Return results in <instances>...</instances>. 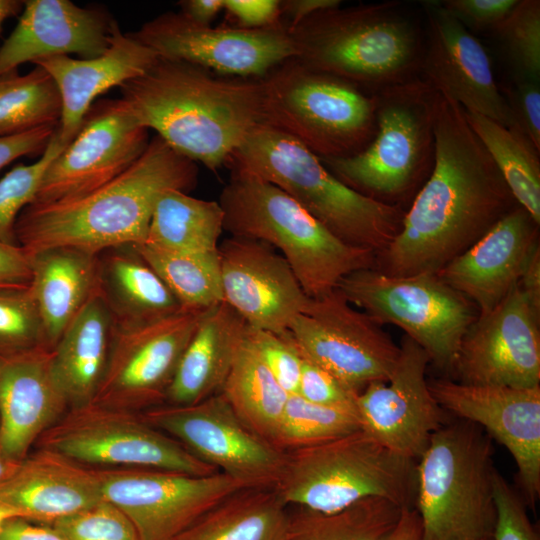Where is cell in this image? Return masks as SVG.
<instances>
[{
	"instance_id": "1",
	"label": "cell",
	"mask_w": 540,
	"mask_h": 540,
	"mask_svg": "<svg viewBox=\"0 0 540 540\" xmlns=\"http://www.w3.org/2000/svg\"><path fill=\"white\" fill-rule=\"evenodd\" d=\"M432 171L400 231L376 255L390 276L437 273L511 211L516 201L464 109L436 90Z\"/></svg>"
},
{
	"instance_id": "2",
	"label": "cell",
	"mask_w": 540,
	"mask_h": 540,
	"mask_svg": "<svg viewBox=\"0 0 540 540\" xmlns=\"http://www.w3.org/2000/svg\"><path fill=\"white\" fill-rule=\"evenodd\" d=\"M120 91L142 126L212 171L228 164L265 124L261 79L221 78L189 63L159 58Z\"/></svg>"
},
{
	"instance_id": "3",
	"label": "cell",
	"mask_w": 540,
	"mask_h": 540,
	"mask_svg": "<svg viewBox=\"0 0 540 540\" xmlns=\"http://www.w3.org/2000/svg\"><path fill=\"white\" fill-rule=\"evenodd\" d=\"M197 180L196 163L156 135L129 168L101 187L69 200L29 204L16 221L17 244L28 255L55 247L98 255L143 244L161 194L188 193Z\"/></svg>"
},
{
	"instance_id": "4",
	"label": "cell",
	"mask_w": 540,
	"mask_h": 540,
	"mask_svg": "<svg viewBox=\"0 0 540 540\" xmlns=\"http://www.w3.org/2000/svg\"><path fill=\"white\" fill-rule=\"evenodd\" d=\"M288 30L296 61L370 94L420 77L425 29L400 1L321 10Z\"/></svg>"
},
{
	"instance_id": "5",
	"label": "cell",
	"mask_w": 540,
	"mask_h": 540,
	"mask_svg": "<svg viewBox=\"0 0 540 540\" xmlns=\"http://www.w3.org/2000/svg\"><path fill=\"white\" fill-rule=\"evenodd\" d=\"M228 164L277 186L350 245L377 255L400 231L405 214L401 206L350 188L304 145L269 125L256 128Z\"/></svg>"
},
{
	"instance_id": "6",
	"label": "cell",
	"mask_w": 540,
	"mask_h": 540,
	"mask_svg": "<svg viewBox=\"0 0 540 540\" xmlns=\"http://www.w3.org/2000/svg\"><path fill=\"white\" fill-rule=\"evenodd\" d=\"M218 202L224 230L277 249L310 298L376 264L374 251L342 241L287 193L255 175L233 170Z\"/></svg>"
},
{
	"instance_id": "7",
	"label": "cell",
	"mask_w": 540,
	"mask_h": 540,
	"mask_svg": "<svg viewBox=\"0 0 540 540\" xmlns=\"http://www.w3.org/2000/svg\"><path fill=\"white\" fill-rule=\"evenodd\" d=\"M496 471L480 426L458 419L436 430L416 462L421 540L492 538Z\"/></svg>"
},
{
	"instance_id": "8",
	"label": "cell",
	"mask_w": 540,
	"mask_h": 540,
	"mask_svg": "<svg viewBox=\"0 0 540 540\" xmlns=\"http://www.w3.org/2000/svg\"><path fill=\"white\" fill-rule=\"evenodd\" d=\"M416 462L359 429L286 452L275 490L286 504L331 514L371 497L414 508Z\"/></svg>"
},
{
	"instance_id": "9",
	"label": "cell",
	"mask_w": 540,
	"mask_h": 540,
	"mask_svg": "<svg viewBox=\"0 0 540 540\" xmlns=\"http://www.w3.org/2000/svg\"><path fill=\"white\" fill-rule=\"evenodd\" d=\"M372 95L376 133L369 145L350 157L319 159L350 188L398 205L419 191L434 165L436 89L418 77Z\"/></svg>"
},
{
	"instance_id": "10",
	"label": "cell",
	"mask_w": 540,
	"mask_h": 540,
	"mask_svg": "<svg viewBox=\"0 0 540 540\" xmlns=\"http://www.w3.org/2000/svg\"><path fill=\"white\" fill-rule=\"evenodd\" d=\"M265 124L300 142L319 158L364 150L376 133L372 94L290 59L261 78Z\"/></svg>"
},
{
	"instance_id": "11",
	"label": "cell",
	"mask_w": 540,
	"mask_h": 540,
	"mask_svg": "<svg viewBox=\"0 0 540 540\" xmlns=\"http://www.w3.org/2000/svg\"><path fill=\"white\" fill-rule=\"evenodd\" d=\"M337 289L379 325L391 323L403 329L431 362L449 370L477 317L471 302L437 273L390 276L371 267L349 274Z\"/></svg>"
},
{
	"instance_id": "12",
	"label": "cell",
	"mask_w": 540,
	"mask_h": 540,
	"mask_svg": "<svg viewBox=\"0 0 540 540\" xmlns=\"http://www.w3.org/2000/svg\"><path fill=\"white\" fill-rule=\"evenodd\" d=\"M35 447L94 468H148L196 476L219 472L146 422L140 412L94 402L69 408Z\"/></svg>"
},
{
	"instance_id": "13",
	"label": "cell",
	"mask_w": 540,
	"mask_h": 540,
	"mask_svg": "<svg viewBox=\"0 0 540 540\" xmlns=\"http://www.w3.org/2000/svg\"><path fill=\"white\" fill-rule=\"evenodd\" d=\"M190 453L249 488H275L286 452L252 431L218 393L192 405L162 403L140 412Z\"/></svg>"
},
{
	"instance_id": "14",
	"label": "cell",
	"mask_w": 540,
	"mask_h": 540,
	"mask_svg": "<svg viewBox=\"0 0 540 540\" xmlns=\"http://www.w3.org/2000/svg\"><path fill=\"white\" fill-rule=\"evenodd\" d=\"M286 334L303 358L359 393L372 382L387 381L400 354L381 325L354 309L338 289L311 298Z\"/></svg>"
},
{
	"instance_id": "15",
	"label": "cell",
	"mask_w": 540,
	"mask_h": 540,
	"mask_svg": "<svg viewBox=\"0 0 540 540\" xmlns=\"http://www.w3.org/2000/svg\"><path fill=\"white\" fill-rule=\"evenodd\" d=\"M207 310L181 309L145 322L115 320L106 368L91 402L136 412L165 403L180 358Z\"/></svg>"
},
{
	"instance_id": "16",
	"label": "cell",
	"mask_w": 540,
	"mask_h": 540,
	"mask_svg": "<svg viewBox=\"0 0 540 540\" xmlns=\"http://www.w3.org/2000/svg\"><path fill=\"white\" fill-rule=\"evenodd\" d=\"M103 498L134 524L140 540H176L206 512L249 488L222 473L196 476L148 468H96Z\"/></svg>"
},
{
	"instance_id": "17",
	"label": "cell",
	"mask_w": 540,
	"mask_h": 540,
	"mask_svg": "<svg viewBox=\"0 0 540 540\" xmlns=\"http://www.w3.org/2000/svg\"><path fill=\"white\" fill-rule=\"evenodd\" d=\"M133 35L161 59L235 78L261 79L296 56L291 34L282 22L260 29L213 28L195 24L180 12H167Z\"/></svg>"
},
{
	"instance_id": "18",
	"label": "cell",
	"mask_w": 540,
	"mask_h": 540,
	"mask_svg": "<svg viewBox=\"0 0 540 540\" xmlns=\"http://www.w3.org/2000/svg\"><path fill=\"white\" fill-rule=\"evenodd\" d=\"M149 141L148 129L122 99L95 102L49 164L32 203L69 200L101 187L129 168Z\"/></svg>"
},
{
	"instance_id": "19",
	"label": "cell",
	"mask_w": 540,
	"mask_h": 540,
	"mask_svg": "<svg viewBox=\"0 0 540 540\" xmlns=\"http://www.w3.org/2000/svg\"><path fill=\"white\" fill-rule=\"evenodd\" d=\"M540 313L519 283L490 312L476 317L450 369L457 382L480 386H540Z\"/></svg>"
},
{
	"instance_id": "20",
	"label": "cell",
	"mask_w": 540,
	"mask_h": 540,
	"mask_svg": "<svg viewBox=\"0 0 540 540\" xmlns=\"http://www.w3.org/2000/svg\"><path fill=\"white\" fill-rule=\"evenodd\" d=\"M387 381L368 384L358 395L360 427L394 453L417 461L443 425V409L426 379L427 352L404 335Z\"/></svg>"
},
{
	"instance_id": "21",
	"label": "cell",
	"mask_w": 540,
	"mask_h": 540,
	"mask_svg": "<svg viewBox=\"0 0 540 540\" xmlns=\"http://www.w3.org/2000/svg\"><path fill=\"white\" fill-rule=\"evenodd\" d=\"M428 384L443 410L484 428L507 448L522 498L534 507L540 497V386H480L447 379Z\"/></svg>"
},
{
	"instance_id": "22",
	"label": "cell",
	"mask_w": 540,
	"mask_h": 540,
	"mask_svg": "<svg viewBox=\"0 0 540 540\" xmlns=\"http://www.w3.org/2000/svg\"><path fill=\"white\" fill-rule=\"evenodd\" d=\"M222 301L248 327L278 335L306 309V295L287 261L264 242L231 236L218 247Z\"/></svg>"
},
{
	"instance_id": "23",
	"label": "cell",
	"mask_w": 540,
	"mask_h": 540,
	"mask_svg": "<svg viewBox=\"0 0 540 540\" xmlns=\"http://www.w3.org/2000/svg\"><path fill=\"white\" fill-rule=\"evenodd\" d=\"M423 79L464 110L513 127L508 105L482 44L439 1H424Z\"/></svg>"
},
{
	"instance_id": "24",
	"label": "cell",
	"mask_w": 540,
	"mask_h": 540,
	"mask_svg": "<svg viewBox=\"0 0 540 540\" xmlns=\"http://www.w3.org/2000/svg\"><path fill=\"white\" fill-rule=\"evenodd\" d=\"M69 406L53 368V348L0 354V452L21 461Z\"/></svg>"
},
{
	"instance_id": "25",
	"label": "cell",
	"mask_w": 540,
	"mask_h": 540,
	"mask_svg": "<svg viewBox=\"0 0 540 540\" xmlns=\"http://www.w3.org/2000/svg\"><path fill=\"white\" fill-rule=\"evenodd\" d=\"M539 224L518 204L479 240L437 272L439 278L476 306L493 310L519 283Z\"/></svg>"
},
{
	"instance_id": "26",
	"label": "cell",
	"mask_w": 540,
	"mask_h": 540,
	"mask_svg": "<svg viewBox=\"0 0 540 540\" xmlns=\"http://www.w3.org/2000/svg\"><path fill=\"white\" fill-rule=\"evenodd\" d=\"M116 23L108 13L70 0L23 1L17 25L0 47V75L54 56L97 57Z\"/></svg>"
},
{
	"instance_id": "27",
	"label": "cell",
	"mask_w": 540,
	"mask_h": 540,
	"mask_svg": "<svg viewBox=\"0 0 540 540\" xmlns=\"http://www.w3.org/2000/svg\"><path fill=\"white\" fill-rule=\"evenodd\" d=\"M158 59L151 48L133 33H122L116 23L109 46L97 57L54 56L34 62L50 75L60 95L61 117L56 131L60 143L67 146L74 139L99 95L143 75Z\"/></svg>"
},
{
	"instance_id": "28",
	"label": "cell",
	"mask_w": 540,
	"mask_h": 540,
	"mask_svg": "<svg viewBox=\"0 0 540 540\" xmlns=\"http://www.w3.org/2000/svg\"><path fill=\"white\" fill-rule=\"evenodd\" d=\"M97 470L36 448L0 483V502L25 519L50 525L103 501Z\"/></svg>"
},
{
	"instance_id": "29",
	"label": "cell",
	"mask_w": 540,
	"mask_h": 540,
	"mask_svg": "<svg viewBox=\"0 0 540 540\" xmlns=\"http://www.w3.org/2000/svg\"><path fill=\"white\" fill-rule=\"evenodd\" d=\"M247 329L225 302L208 309L180 358L165 403L192 405L220 393Z\"/></svg>"
},
{
	"instance_id": "30",
	"label": "cell",
	"mask_w": 540,
	"mask_h": 540,
	"mask_svg": "<svg viewBox=\"0 0 540 540\" xmlns=\"http://www.w3.org/2000/svg\"><path fill=\"white\" fill-rule=\"evenodd\" d=\"M114 325V315L97 286L53 347L55 376L69 408L93 400L108 361Z\"/></svg>"
},
{
	"instance_id": "31",
	"label": "cell",
	"mask_w": 540,
	"mask_h": 540,
	"mask_svg": "<svg viewBox=\"0 0 540 540\" xmlns=\"http://www.w3.org/2000/svg\"><path fill=\"white\" fill-rule=\"evenodd\" d=\"M31 290L53 348L98 286V255L55 247L28 255Z\"/></svg>"
},
{
	"instance_id": "32",
	"label": "cell",
	"mask_w": 540,
	"mask_h": 540,
	"mask_svg": "<svg viewBox=\"0 0 540 540\" xmlns=\"http://www.w3.org/2000/svg\"><path fill=\"white\" fill-rule=\"evenodd\" d=\"M98 289L117 321H152L183 309L132 245L98 254Z\"/></svg>"
},
{
	"instance_id": "33",
	"label": "cell",
	"mask_w": 540,
	"mask_h": 540,
	"mask_svg": "<svg viewBox=\"0 0 540 540\" xmlns=\"http://www.w3.org/2000/svg\"><path fill=\"white\" fill-rule=\"evenodd\" d=\"M286 507L275 488H244L206 512L176 540H288Z\"/></svg>"
},
{
	"instance_id": "34",
	"label": "cell",
	"mask_w": 540,
	"mask_h": 540,
	"mask_svg": "<svg viewBox=\"0 0 540 540\" xmlns=\"http://www.w3.org/2000/svg\"><path fill=\"white\" fill-rule=\"evenodd\" d=\"M223 231L224 212L218 201L169 189L155 204L143 244L168 251L216 252Z\"/></svg>"
},
{
	"instance_id": "35",
	"label": "cell",
	"mask_w": 540,
	"mask_h": 540,
	"mask_svg": "<svg viewBox=\"0 0 540 540\" xmlns=\"http://www.w3.org/2000/svg\"><path fill=\"white\" fill-rule=\"evenodd\" d=\"M464 113L516 203L540 224V151L517 128L506 127L476 112Z\"/></svg>"
},
{
	"instance_id": "36",
	"label": "cell",
	"mask_w": 540,
	"mask_h": 540,
	"mask_svg": "<svg viewBox=\"0 0 540 540\" xmlns=\"http://www.w3.org/2000/svg\"><path fill=\"white\" fill-rule=\"evenodd\" d=\"M220 393L252 431L274 444L289 394L278 384L247 338Z\"/></svg>"
},
{
	"instance_id": "37",
	"label": "cell",
	"mask_w": 540,
	"mask_h": 540,
	"mask_svg": "<svg viewBox=\"0 0 540 540\" xmlns=\"http://www.w3.org/2000/svg\"><path fill=\"white\" fill-rule=\"evenodd\" d=\"M402 509L380 497L331 514L297 507L289 513L288 540H380L395 526Z\"/></svg>"
},
{
	"instance_id": "38",
	"label": "cell",
	"mask_w": 540,
	"mask_h": 540,
	"mask_svg": "<svg viewBox=\"0 0 540 540\" xmlns=\"http://www.w3.org/2000/svg\"><path fill=\"white\" fill-rule=\"evenodd\" d=\"M163 280L180 306L206 310L222 302L218 251L179 252L132 245Z\"/></svg>"
},
{
	"instance_id": "39",
	"label": "cell",
	"mask_w": 540,
	"mask_h": 540,
	"mask_svg": "<svg viewBox=\"0 0 540 540\" xmlns=\"http://www.w3.org/2000/svg\"><path fill=\"white\" fill-rule=\"evenodd\" d=\"M61 100L50 75L40 66L20 75L17 70L0 75V136L58 125Z\"/></svg>"
},
{
	"instance_id": "40",
	"label": "cell",
	"mask_w": 540,
	"mask_h": 540,
	"mask_svg": "<svg viewBox=\"0 0 540 540\" xmlns=\"http://www.w3.org/2000/svg\"><path fill=\"white\" fill-rule=\"evenodd\" d=\"M359 429L356 413L318 405L296 393L288 396L274 445L287 452L321 444Z\"/></svg>"
},
{
	"instance_id": "41",
	"label": "cell",
	"mask_w": 540,
	"mask_h": 540,
	"mask_svg": "<svg viewBox=\"0 0 540 540\" xmlns=\"http://www.w3.org/2000/svg\"><path fill=\"white\" fill-rule=\"evenodd\" d=\"M514 70L513 77L540 80V1L518 0L494 31Z\"/></svg>"
},
{
	"instance_id": "42",
	"label": "cell",
	"mask_w": 540,
	"mask_h": 540,
	"mask_svg": "<svg viewBox=\"0 0 540 540\" xmlns=\"http://www.w3.org/2000/svg\"><path fill=\"white\" fill-rule=\"evenodd\" d=\"M57 131V130H56ZM55 132L40 158L29 165L14 166L0 180V241L18 245L15 225L20 213L31 204L37 194L49 164L65 148Z\"/></svg>"
},
{
	"instance_id": "43",
	"label": "cell",
	"mask_w": 540,
	"mask_h": 540,
	"mask_svg": "<svg viewBox=\"0 0 540 540\" xmlns=\"http://www.w3.org/2000/svg\"><path fill=\"white\" fill-rule=\"evenodd\" d=\"M44 344L49 345L31 287L0 290V354Z\"/></svg>"
},
{
	"instance_id": "44",
	"label": "cell",
	"mask_w": 540,
	"mask_h": 540,
	"mask_svg": "<svg viewBox=\"0 0 540 540\" xmlns=\"http://www.w3.org/2000/svg\"><path fill=\"white\" fill-rule=\"evenodd\" d=\"M50 526L64 540H140L131 520L105 499Z\"/></svg>"
},
{
	"instance_id": "45",
	"label": "cell",
	"mask_w": 540,
	"mask_h": 540,
	"mask_svg": "<svg viewBox=\"0 0 540 540\" xmlns=\"http://www.w3.org/2000/svg\"><path fill=\"white\" fill-rule=\"evenodd\" d=\"M246 338L278 384L289 395L296 394L302 356L288 335L248 327Z\"/></svg>"
},
{
	"instance_id": "46",
	"label": "cell",
	"mask_w": 540,
	"mask_h": 540,
	"mask_svg": "<svg viewBox=\"0 0 540 540\" xmlns=\"http://www.w3.org/2000/svg\"><path fill=\"white\" fill-rule=\"evenodd\" d=\"M496 523L492 540H539L523 498L496 471L494 476Z\"/></svg>"
},
{
	"instance_id": "47",
	"label": "cell",
	"mask_w": 540,
	"mask_h": 540,
	"mask_svg": "<svg viewBox=\"0 0 540 540\" xmlns=\"http://www.w3.org/2000/svg\"><path fill=\"white\" fill-rule=\"evenodd\" d=\"M297 394L309 402L348 410L358 415L359 392L303 357Z\"/></svg>"
},
{
	"instance_id": "48",
	"label": "cell",
	"mask_w": 540,
	"mask_h": 540,
	"mask_svg": "<svg viewBox=\"0 0 540 540\" xmlns=\"http://www.w3.org/2000/svg\"><path fill=\"white\" fill-rule=\"evenodd\" d=\"M501 92L508 105L513 127L521 131L540 151V85L539 81L513 77Z\"/></svg>"
},
{
	"instance_id": "49",
	"label": "cell",
	"mask_w": 540,
	"mask_h": 540,
	"mask_svg": "<svg viewBox=\"0 0 540 540\" xmlns=\"http://www.w3.org/2000/svg\"><path fill=\"white\" fill-rule=\"evenodd\" d=\"M518 0H445L442 6L466 28L492 30L508 17Z\"/></svg>"
},
{
	"instance_id": "50",
	"label": "cell",
	"mask_w": 540,
	"mask_h": 540,
	"mask_svg": "<svg viewBox=\"0 0 540 540\" xmlns=\"http://www.w3.org/2000/svg\"><path fill=\"white\" fill-rule=\"evenodd\" d=\"M58 125H44L22 133L0 136V170L22 156L42 155Z\"/></svg>"
},
{
	"instance_id": "51",
	"label": "cell",
	"mask_w": 540,
	"mask_h": 540,
	"mask_svg": "<svg viewBox=\"0 0 540 540\" xmlns=\"http://www.w3.org/2000/svg\"><path fill=\"white\" fill-rule=\"evenodd\" d=\"M224 9L240 28L260 29L282 22L281 1L277 0H224Z\"/></svg>"
},
{
	"instance_id": "52",
	"label": "cell",
	"mask_w": 540,
	"mask_h": 540,
	"mask_svg": "<svg viewBox=\"0 0 540 540\" xmlns=\"http://www.w3.org/2000/svg\"><path fill=\"white\" fill-rule=\"evenodd\" d=\"M31 282V263L25 250L0 241V290L27 289Z\"/></svg>"
},
{
	"instance_id": "53",
	"label": "cell",
	"mask_w": 540,
	"mask_h": 540,
	"mask_svg": "<svg viewBox=\"0 0 540 540\" xmlns=\"http://www.w3.org/2000/svg\"><path fill=\"white\" fill-rule=\"evenodd\" d=\"M0 540H64L50 525L16 517L0 528Z\"/></svg>"
},
{
	"instance_id": "54",
	"label": "cell",
	"mask_w": 540,
	"mask_h": 540,
	"mask_svg": "<svg viewBox=\"0 0 540 540\" xmlns=\"http://www.w3.org/2000/svg\"><path fill=\"white\" fill-rule=\"evenodd\" d=\"M519 285L533 308L540 313V246L539 241L530 250L524 264Z\"/></svg>"
},
{
	"instance_id": "55",
	"label": "cell",
	"mask_w": 540,
	"mask_h": 540,
	"mask_svg": "<svg viewBox=\"0 0 540 540\" xmlns=\"http://www.w3.org/2000/svg\"><path fill=\"white\" fill-rule=\"evenodd\" d=\"M339 6H341L339 0H288L281 1V13L288 16L287 28L291 29L318 11Z\"/></svg>"
},
{
	"instance_id": "56",
	"label": "cell",
	"mask_w": 540,
	"mask_h": 540,
	"mask_svg": "<svg viewBox=\"0 0 540 540\" xmlns=\"http://www.w3.org/2000/svg\"><path fill=\"white\" fill-rule=\"evenodd\" d=\"M181 14L191 22L209 26L224 8V0H186L180 2Z\"/></svg>"
},
{
	"instance_id": "57",
	"label": "cell",
	"mask_w": 540,
	"mask_h": 540,
	"mask_svg": "<svg viewBox=\"0 0 540 540\" xmlns=\"http://www.w3.org/2000/svg\"><path fill=\"white\" fill-rule=\"evenodd\" d=\"M380 540H421V520L415 508H403L395 526Z\"/></svg>"
},
{
	"instance_id": "58",
	"label": "cell",
	"mask_w": 540,
	"mask_h": 540,
	"mask_svg": "<svg viewBox=\"0 0 540 540\" xmlns=\"http://www.w3.org/2000/svg\"><path fill=\"white\" fill-rule=\"evenodd\" d=\"M23 9V1L0 0V32L3 23L10 17L16 16Z\"/></svg>"
},
{
	"instance_id": "59",
	"label": "cell",
	"mask_w": 540,
	"mask_h": 540,
	"mask_svg": "<svg viewBox=\"0 0 540 540\" xmlns=\"http://www.w3.org/2000/svg\"><path fill=\"white\" fill-rule=\"evenodd\" d=\"M19 463L20 461L8 458L0 452V483L13 474Z\"/></svg>"
},
{
	"instance_id": "60",
	"label": "cell",
	"mask_w": 540,
	"mask_h": 540,
	"mask_svg": "<svg viewBox=\"0 0 540 540\" xmlns=\"http://www.w3.org/2000/svg\"><path fill=\"white\" fill-rule=\"evenodd\" d=\"M16 517L23 518L17 510L0 502V528L5 522Z\"/></svg>"
},
{
	"instance_id": "61",
	"label": "cell",
	"mask_w": 540,
	"mask_h": 540,
	"mask_svg": "<svg viewBox=\"0 0 540 540\" xmlns=\"http://www.w3.org/2000/svg\"><path fill=\"white\" fill-rule=\"evenodd\" d=\"M483 540H492V538H487V539H483Z\"/></svg>"
}]
</instances>
